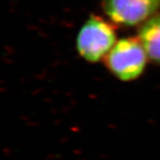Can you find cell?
I'll use <instances>...</instances> for the list:
<instances>
[{
  "label": "cell",
  "mask_w": 160,
  "mask_h": 160,
  "mask_svg": "<svg viewBox=\"0 0 160 160\" xmlns=\"http://www.w3.org/2000/svg\"><path fill=\"white\" fill-rule=\"evenodd\" d=\"M116 28L106 17L90 15L76 37V50L78 55L89 63L103 62L118 41Z\"/></svg>",
  "instance_id": "obj_1"
},
{
  "label": "cell",
  "mask_w": 160,
  "mask_h": 160,
  "mask_svg": "<svg viewBox=\"0 0 160 160\" xmlns=\"http://www.w3.org/2000/svg\"><path fill=\"white\" fill-rule=\"evenodd\" d=\"M149 62V57L137 36L118 39L103 61L109 73L123 82L140 78Z\"/></svg>",
  "instance_id": "obj_2"
},
{
  "label": "cell",
  "mask_w": 160,
  "mask_h": 160,
  "mask_svg": "<svg viewBox=\"0 0 160 160\" xmlns=\"http://www.w3.org/2000/svg\"><path fill=\"white\" fill-rule=\"evenodd\" d=\"M101 6L107 19L117 27H140L159 12L160 0H102Z\"/></svg>",
  "instance_id": "obj_3"
},
{
  "label": "cell",
  "mask_w": 160,
  "mask_h": 160,
  "mask_svg": "<svg viewBox=\"0 0 160 160\" xmlns=\"http://www.w3.org/2000/svg\"><path fill=\"white\" fill-rule=\"evenodd\" d=\"M137 38L149 62L160 66V12L156 13L138 28Z\"/></svg>",
  "instance_id": "obj_4"
}]
</instances>
